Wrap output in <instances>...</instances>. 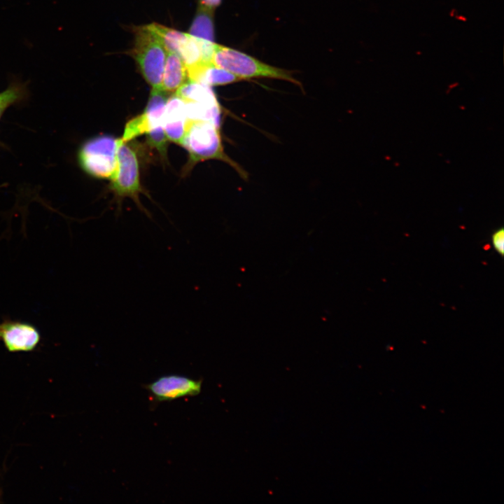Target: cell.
Masks as SVG:
<instances>
[{
    "instance_id": "ffe728a7",
    "label": "cell",
    "mask_w": 504,
    "mask_h": 504,
    "mask_svg": "<svg viewBox=\"0 0 504 504\" xmlns=\"http://www.w3.org/2000/svg\"><path fill=\"white\" fill-rule=\"evenodd\" d=\"M449 15L450 17H455L457 15V10L455 8H452Z\"/></svg>"
},
{
    "instance_id": "8fae6325",
    "label": "cell",
    "mask_w": 504,
    "mask_h": 504,
    "mask_svg": "<svg viewBox=\"0 0 504 504\" xmlns=\"http://www.w3.org/2000/svg\"><path fill=\"white\" fill-rule=\"evenodd\" d=\"M190 81L208 86L223 85L241 80L234 74L214 65L213 63L200 62L186 67Z\"/></svg>"
},
{
    "instance_id": "7c38bea8",
    "label": "cell",
    "mask_w": 504,
    "mask_h": 504,
    "mask_svg": "<svg viewBox=\"0 0 504 504\" xmlns=\"http://www.w3.org/2000/svg\"><path fill=\"white\" fill-rule=\"evenodd\" d=\"M188 73L186 64L180 57L167 52L164 63L162 88L165 92H176L186 82Z\"/></svg>"
},
{
    "instance_id": "30bf717a",
    "label": "cell",
    "mask_w": 504,
    "mask_h": 504,
    "mask_svg": "<svg viewBox=\"0 0 504 504\" xmlns=\"http://www.w3.org/2000/svg\"><path fill=\"white\" fill-rule=\"evenodd\" d=\"M187 122L185 104L174 94L167 99L162 115V126L168 140L181 144Z\"/></svg>"
},
{
    "instance_id": "6da1fadb",
    "label": "cell",
    "mask_w": 504,
    "mask_h": 504,
    "mask_svg": "<svg viewBox=\"0 0 504 504\" xmlns=\"http://www.w3.org/2000/svg\"><path fill=\"white\" fill-rule=\"evenodd\" d=\"M181 145L189 153L191 163L216 159L232 166L244 178L246 172L225 155L221 143L219 126L205 120H188Z\"/></svg>"
},
{
    "instance_id": "9a60e30c",
    "label": "cell",
    "mask_w": 504,
    "mask_h": 504,
    "mask_svg": "<svg viewBox=\"0 0 504 504\" xmlns=\"http://www.w3.org/2000/svg\"><path fill=\"white\" fill-rule=\"evenodd\" d=\"M177 55L186 67L202 62L201 52L196 37L188 34V38L180 47Z\"/></svg>"
},
{
    "instance_id": "52a82bcc",
    "label": "cell",
    "mask_w": 504,
    "mask_h": 504,
    "mask_svg": "<svg viewBox=\"0 0 504 504\" xmlns=\"http://www.w3.org/2000/svg\"><path fill=\"white\" fill-rule=\"evenodd\" d=\"M167 99L162 88L152 89L144 111L127 123L121 141L127 142L138 136L163 127L162 115Z\"/></svg>"
},
{
    "instance_id": "2e32d148",
    "label": "cell",
    "mask_w": 504,
    "mask_h": 504,
    "mask_svg": "<svg viewBox=\"0 0 504 504\" xmlns=\"http://www.w3.org/2000/svg\"><path fill=\"white\" fill-rule=\"evenodd\" d=\"M27 96L24 87L20 84H12L0 93V119L8 108L22 101Z\"/></svg>"
},
{
    "instance_id": "e0dca14e",
    "label": "cell",
    "mask_w": 504,
    "mask_h": 504,
    "mask_svg": "<svg viewBox=\"0 0 504 504\" xmlns=\"http://www.w3.org/2000/svg\"><path fill=\"white\" fill-rule=\"evenodd\" d=\"M491 241L494 249L500 255L504 253V230L503 227L496 230L491 235Z\"/></svg>"
},
{
    "instance_id": "4fadbf2b",
    "label": "cell",
    "mask_w": 504,
    "mask_h": 504,
    "mask_svg": "<svg viewBox=\"0 0 504 504\" xmlns=\"http://www.w3.org/2000/svg\"><path fill=\"white\" fill-rule=\"evenodd\" d=\"M189 32L195 37L214 41V9L200 4Z\"/></svg>"
},
{
    "instance_id": "7a4b0ae2",
    "label": "cell",
    "mask_w": 504,
    "mask_h": 504,
    "mask_svg": "<svg viewBox=\"0 0 504 504\" xmlns=\"http://www.w3.org/2000/svg\"><path fill=\"white\" fill-rule=\"evenodd\" d=\"M212 63L241 80L260 77L276 78L302 88L301 83L291 76L290 71L267 64L229 47L216 44Z\"/></svg>"
},
{
    "instance_id": "d6986e66",
    "label": "cell",
    "mask_w": 504,
    "mask_h": 504,
    "mask_svg": "<svg viewBox=\"0 0 504 504\" xmlns=\"http://www.w3.org/2000/svg\"><path fill=\"white\" fill-rule=\"evenodd\" d=\"M454 18H455L456 20H459V21H461V22H466V21H467V18H466L464 15H456Z\"/></svg>"
},
{
    "instance_id": "8992f818",
    "label": "cell",
    "mask_w": 504,
    "mask_h": 504,
    "mask_svg": "<svg viewBox=\"0 0 504 504\" xmlns=\"http://www.w3.org/2000/svg\"><path fill=\"white\" fill-rule=\"evenodd\" d=\"M118 165L111 187L120 197L137 200L141 191L139 162L134 151L122 142L118 149Z\"/></svg>"
},
{
    "instance_id": "277c9868",
    "label": "cell",
    "mask_w": 504,
    "mask_h": 504,
    "mask_svg": "<svg viewBox=\"0 0 504 504\" xmlns=\"http://www.w3.org/2000/svg\"><path fill=\"white\" fill-rule=\"evenodd\" d=\"M120 139L110 135H99L84 142L77 155L80 168L88 175L97 178L111 179L118 165V149Z\"/></svg>"
},
{
    "instance_id": "3957f363",
    "label": "cell",
    "mask_w": 504,
    "mask_h": 504,
    "mask_svg": "<svg viewBox=\"0 0 504 504\" xmlns=\"http://www.w3.org/2000/svg\"><path fill=\"white\" fill-rule=\"evenodd\" d=\"M134 46L130 54L152 89L162 88L167 52L160 38L146 25L134 29Z\"/></svg>"
},
{
    "instance_id": "ba28073f",
    "label": "cell",
    "mask_w": 504,
    "mask_h": 504,
    "mask_svg": "<svg viewBox=\"0 0 504 504\" xmlns=\"http://www.w3.org/2000/svg\"><path fill=\"white\" fill-rule=\"evenodd\" d=\"M41 340L40 331L32 323L7 317L0 321V342L9 352L32 351Z\"/></svg>"
},
{
    "instance_id": "ac0fdd59",
    "label": "cell",
    "mask_w": 504,
    "mask_h": 504,
    "mask_svg": "<svg viewBox=\"0 0 504 504\" xmlns=\"http://www.w3.org/2000/svg\"><path fill=\"white\" fill-rule=\"evenodd\" d=\"M222 0H200V4L214 9L219 6Z\"/></svg>"
},
{
    "instance_id": "5bb4252c",
    "label": "cell",
    "mask_w": 504,
    "mask_h": 504,
    "mask_svg": "<svg viewBox=\"0 0 504 504\" xmlns=\"http://www.w3.org/2000/svg\"><path fill=\"white\" fill-rule=\"evenodd\" d=\"M160 38L167 52L177 54L188 34L179 31L156 22L146 25Z\"/></svg>"
},
{
    "instance_id": "5b68a950",
    "label": "cell",
    "mask_w": 504,
    "mask_h": 504,
    "mask_svg": "<svg viewBox=\"0 0 504 504\" xmlns=\"http://www.w3.org/2000/svg\"><path fill=\"white\" fill-rule=\"evenodd\" d=\"M175 94L183 101L188 120L209 121L219 126L220 106L210 86L188 80Z\"/></svg>"
},
{
    "instance_id": "9c48e42d",
    "label": "cell",
    "mask_w": 504,
    "mask_h": 504,
    "mask_svg": "<svg viewBox=\"0 0 504 504\" xmlns=\"http://www.w3.org/2000/svg\"><path fill=\"white\" fill-rule=\"evenodd\" d=\"M202 381L184 376L171 374L159 377L146 385V388L159 401L172 400L177 398L198 395L202 388Z\"/></svg>"
}]
</instances>
